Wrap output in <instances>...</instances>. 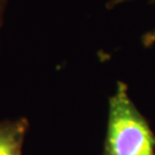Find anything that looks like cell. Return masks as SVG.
<instances>
[{
  "mask_svg": "<svg viewBox=\"0 0 155 155\" xmlns=\"http://www.w3.org/2000/svg\"><path fill=\"white\" fill-rule=\"evenodd\" d=\"M29 122L21 117L0 121V155H22V146Z\"/></svg>",
  "mask_w": 155,
  "mask_h": 155,
  "instance_id": "7a4b0ae2",
  "label": "cell"
},
{
  "mask_svg": "<svg viewBox=\"0 0 155 155\" xmlns=\"http://www.w3.org/2000/svg\"><path fill=\"white\" fill-rule=\"evenodd\" d=\"M8 1L9 0H0V30H1L2 23H4V20H5V14L7 6H8Z\"/></svg>",
  "mask_w": 155,
  "mask_h": 155,
  "instance_id": "277c9868",
  "label": "cell"
},
{
  "mask_svg": "<svg viewBox=\"0 0 155 155\" xmlns=\"http://www.w3.org/2000/svg\"><path fill=\"white\" fill-rule=\"evenodd\" d=\"M104 155H155L154 133L123 82L109 99Z\"/></svg>",
  "mask_w": 155,
  "mask_h": 155,
  "instance_id": "6da1fadb",
  "label": "cell"
},
{
  "mask_svg": "<svg viewBox=\"0 0 155 155\" xmlns=\"http://www.w3.org/2000/svg\"><path fill=\"white\" fill-rule=\"evenodd\" d=\"M129 1H132V0H110L108 1L107 4V8H114L118 5H122V4H125V2H129ZM153 2H155V0H152Z\"/></svg>",
  "mask_w": 155,
  "mask_h": 155,
  "instance_id": "5b68a950",
  "label": "cell"
},
{
  "mask_svg": "<svg viewBox=\"0 0 155 155\" xmlns=\"http://www.w3.org/2000/svg\"><path fill=\"white\" fill-rule=\"evenodd\" d=\"M143 45L145 47H150L152 45L155 44V28L153 30H150L148 32H146L141 38Z\"/></svg>",
  "mask_w": 155,
  "mask_h": 155,
  "instance_id": "3957f363",
  "label": "cell"
}]
</instances>
